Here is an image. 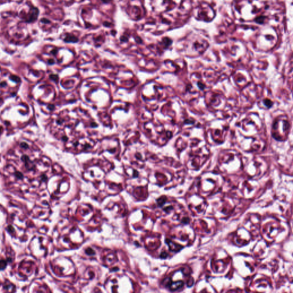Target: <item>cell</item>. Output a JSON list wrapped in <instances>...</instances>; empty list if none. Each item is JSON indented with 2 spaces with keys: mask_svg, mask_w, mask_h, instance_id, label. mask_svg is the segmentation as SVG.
<instances>
[{
  "mask_svg": "<svg viewBox=\"0 0 293 293\" xmlns=\"http://www.w3.org/2000/svg\"><path fill=\"white\" fill-rule=\"evenodd\" d=\"M101 1H103L104 3H106L107 4V3H109L111 0H101Z\"/></svg>",
  "mask_w": 293,
  "mask_h": 293,
  "instance_id": "cell-3",
  "label": "cell"
},
{
  "mask_svg": "<svg viewBox=\"0 0 293 293\" xmlns=\"http://www.w3.org/2000/svg\"><path fill=\"white\" fill-rule=\"evenodd\" d=\"M6 266V262L5 260H0V270L4 269Z\"/></svg>",
  "mask_w": 293,
  "mask_h": 293,
  "instance_id": "cell-2",
  "label": "cell"
},
{
  "mask_svg": "<svg viewBox=\"0 0 293 293\" xmlns=\"http://www.w3.org/2000/svg\"><path fill=\"white\" fill-rule=\"evenodd\" d=\"M64 41L65 42H67V43H71V42H72V43H76V42L78 41V38H77L76 37L74 36L70 35H68L67 36L65 37V38L64 39Z\"/></svg>",
  "mask_w": 293,
  "mask_h": 293,
  "instance_id": "cell-1",
  "label": "cell"
}]
</instances>
